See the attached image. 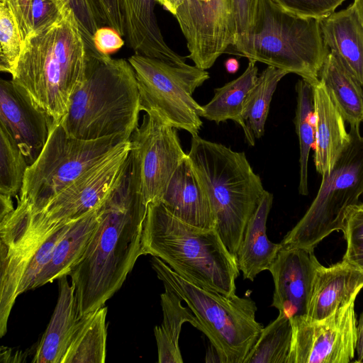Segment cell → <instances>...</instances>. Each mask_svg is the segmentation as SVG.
<instances>
[{
	"label": "cell",
	"mask_w": 363,
	"mask_h": 363,
	"mask_svg": "<svg viewBox=\"0 0 363 363\" xmlns=\"http://www.w3.org/2000/svg\"><path fill=\"white\" fill-rule=\"evenodd\" d=\"M147 211L130 152L118 180L99 206V222L86 249L69 274L79 317L104 306L121 289L142 255Z\"/></svg>",
	"instance_id": "1"
},
{
	"label": "cell",
	"mask_w": 363,
	"mask_h": 363,
	"mask_svg": "<svg viewBox=\"0 0 363 363\" xmlns=\"http://www.w3.org/2000/svg\"><path fill=\"white\" fill-rule=\"evenodd\" d=\"M87 48L76 16L65 1L59 18L24 41L11 79L54 121L61 120L84 80Z\"/></svg>",
	"instance_id": "2"
},
{
	"label": "cell",
	"mask_w": 363,
	"mask_h": 363,
	"mask_svg": "<svg viewBox=\"0 0 363 363\" xmlns=\"http://www.w3.org/2000/svg\"><path fill=\"white\" fill-rule=\"evenodd\" d=\"M141 249L142 255L157 257L194 284L223 295L235 294L240 270L216 229L184 222L161 202L147 206Z\"/></svg>",
	"instance_id": "3"
},
{
	"label": "cell",
	"mask_w": 363,
	"mask_h": 363,
	"mask_svg": "<svg viewBox=\"0 0 363 363\" xmlns=\"http://www.w3.org/2000/svg\"><path fill=\"white\" fill-rule=\"evenodd\" d=\"M85 76L74 92L61 123L67 133L82 140L115 135L129 138L139 125L140 95L135 72L125 59L87 48Z\"/></svg>",
	"instance_id": "4"
},
{
	"label": "cell",
	"mask_w": 363,
	"mask_h": 363,
	"mask_svg": "<svg viewBox=\"0 0 363 363\" xmlns=\"http://www.w3.org/2000/svg\"><path fill=\"white\" fill-rule=\"evenodd\" d=\"M205 190L216 229L230 253L236 259L246 225L264 189L245 152L193 136L187 154Z\"/></svg>",
	"instance_id": "5"
},
{
	"label": "cell",
	"mask_w": 363,
	"mask_h": 363,
	"mask_svg": "<svg viewBox=\"0 0 363 363\" xmlns=\"http://www.w3.org/2000/svg\"><path fill=\"white\" fill-rule=\"evenodd\" d=\"M233 46L248 60L296 74L313 84L330 52L319 19L289 13L271 0H259L252 28Z\"/></svg>",
	"instance_id": "6"
},
{
	"label": "cell",
	"mask_w": 363,
	"mask_h": 363,
	"mask_svg": "<svg viewBox=\"0 0 363 363\" xmlns=\"http://www.w3.org/2000/svg\"><path fill=\"white\" fill-rule=\"evenodd\" d=\"M151 264L164 288L175 293L199 320L221 363H244L264 327L255 319L257 310L249 297L223 295L194 284L152 256Z\"/></svg>",
	"instance_id": "7"
},
{
	"label": "cell",
	"mask_w": 363,
	"mask_h": 363,
	"mask_svg": "<svg viewBox=\"0 0 363 363\" xmlns=\"http://www.w3.org/2000/svg\"><path fill=\"white\" fill-rule=\"evenodd\" d=\"M350 140L332 169L322 176L318 194L297 224L280 242L282 247L311 250L335 230H343L348 209L363 194V136L350 125Z\"/></svg>",
	"instance_id": "8"
},
{
	"label": "cell",
	"mask_w": 363,
	"mask_h": 363,
	"mask_svg": "<svg viewBox=\"0 0 363 363\" xmlns=\"http://www.w3.org/2000/svg\"><path fill=\"white\" fill-rule=\"evenodd\" d=\"M128 140L121 134L97 140L78 139L67 133L61 120L55 121L41 153L26 169L17 202L25 205L31 214L38 213L57 194Z\"/></svg>",
	"instance_id": "9"
},
{
	"label": "cell",
	"mask_w": 363,
	"mask_h": 363,
	"mask_svg": "<svg viewBox=\"0 0 363 363\" xmlns=\"http://www.w3.org/2000/svg\"><path fill=\"white\" fill-rule=\"evenodd\" d=\"M137 79L140 111L155 113L164 123L197 136L203 107L192 97L209 79L198 67L171 65L135 53L128 58Z\"/></svg>",
	"instance_id": "10"
},
{
	"label": "cell",
	"mask_w": 363,
	"mask_h": 363,
	"mask_svg": "<svg viewBox=\"0 0 363 363\" xmlns=\"http://www.w3.org/2000/svg\"><path fill=\"white\" fill-rule=\"evenodd\" d=\"M130 149V140L121 143L57 194L40 211L30 212L25 218V225L38 232H52L99 206L118 180Z\"/></svg>",
	"instance_id": "11"
},
{
	"label": "cell",
	"mask_w": 363,
	"mask_h": 363,
	"mask_svg": "<svg viewBox=\"0 0 363 363\" xmlns=\"http://www.w3.org/2000/svg\"><path fill=\"white\" fill-rule=\"evenodd\" d=\"M176 18L189 57L202 69L211 68L235 40L232 0H156Z\"/></svg>",
	"instance_id": "12"
},
{
	"label": "cell",
	"mask_w": 363,
	"mask_h": 363,
	"mask_svg": "<svg viewBox=\"0 0 363 363\" xmlns=\"http://www.w3.org/2000/svg\"><path fill=\"white\" fill-rule=\"evenodd\" d=\"M130 142V152L145 204L160 202L172 177L187 157L176 128L164 123L155 113H145Z\"/></svg>",
	"instance_id": "13"
},
{
	"label": "cell",
	"mask_w": 363,
	"mask_h": 363,
	"mask_svg": "<svg viewBox=\"0 0 363 363\" xmlns=\"http://www.w3.org/2000/svg\"><path fill=\"white\" fill-rule=\"evenodd\" d=\"M290 320L293 335L289 363H348L354 357V301L321 320H309L305 315Z\"/></svg>",
	"instance_id": "14"
},
{
	"label": "cell",
	"mask_w": 363,
	"mask_h": 363,
	"mask_svg": "<svg viewBox=\"0 0 363 363\" xmlns=\"http://www.w3.org/2000/svg\"><path fill=\"white\" fill-rule=\"evenodd\" d=\"M55 121L12 79L0 81V124L30 165L41 153Z\"/></svg>",
	"instance_id": "15"
},
{
	"label": "cell",
	"mask_w": 363,
	"mask_h": 363,
	"mask_svg": "<svg viewBox=\"0 0 363 363\" xmlns=\"http://www.w3.org/2000/svg\"><path fill=\"white\" fill-rule=\"evenodd\" d=\"M319 263L313 250L281 247L268 269L274 284L271 306L289 318L306 315Z\"/></svg>",
	"instance_id": "16"
},
{
	"label": "cell",
	"mask_w": 363,
	"mask_h": 363,
	"mask_svg": "<svg viewBox=\"0 0 363 363\" xmlns=\"http://www.w3.org/2000/svg\"><path fill=\"white\" fill-rule=\"evenodd\" d=\"M363 288V271L342 259L329 267L318 264L306 315L323 319L340 308L354 301Z\"/></svg>",
	"instance_id": "17"
},
{
	"label": "cell",
	"mask_w": 363,
	"mask_h": 363,
	"mask_svg": "<svg viewBox=\"0 0 363 363\" xmlns=\"http://www.w3.org/2000/svg\"><path fill=\"white\" fill-rule=\"evenodd\" d=\"M125 36L135 53L171 65H186L185 57L165 42L155 12L156 0H121Z\"/></svg>",
	"instance_id": "18"
},
{
	"label": "cell",
	"mask_w": 363,
	"mask_h": 363,
	"mask_svg": "<svg viewBox=\"0 0 363 363\" xmlns=\"http://www.w3.org/2000/svg\"><path fill=\"white\" fill-rule=\"evenodd\" d=\"M175 217L194 226L216 228L208 197L187 157L172 177L160 201Z\"/></svg>",
	"instance_id": "19"
},
{
	"label": "cell",
	"mask_w": 363,
	"mask_h": 363,
	"mask_svg": "<svg viewBox=\"0 0 363 363\" xmlns=\"http://www.w3.org/2000/svg\"><path fill=\"white\" fill-rule=\"evenodd\" d=\"M315 132L314 163L323 176L329 172L350 140L345 121L334 104L324 85L313 84Z\"/></svg>",
	"instance_id": "20"
},
{
	"label": "cell",
	"mask_w": 363,
	"mask_h": 363,
	"mask_svg": "<svg viewBox=\"0 0 363 363\" xmlns=\"http://www.w3.org/2000/svg\"><path fill=\"white\" fill-rule=\"evenodd\" d=\"M325 45L363 87V23L353 4L319 19Z\"/></svg>",
	"instance_id": "21"
},
{
	"label": "cell",
	"mask_w": 363,
	"mask_h": 363,
	"mask_svg": "<svg viewBox=\"0 0 363 363\" xmlns=\"http://www.w3.org/2000/svg\"><path fill=\"white\" fill-rule=\"evenodd\" d=\"M273 195L264 191L255 211L249 219L236 255V261L244 279L252 281L258 274L268 270L281 248V243L271 242L267 235V220Z\"/></svg>",
	"instance_id": "22"
},
{
	"label": "cell",
	"mask_w": 363,
	"mask_h": 363,
	"mask_svg": "<svg viewBox=\"0 0 363 363\" xmlns=\"http://www.w3.org/2000/svg\"><path fill=\"white\" fill-rule=\"evenodd\" d=\"M64 275L58 279L59 295L50 323L32 362L62 363L79 320L75 289Z\"/></svg>",
	"instance_id": "23"
},
{
	"label": "cell",
	"mask_w": 363,
	"mask_h": 363,
	"mask_svg": "<svg viewBox=\"0 0 363 363\" xmlns=\"http://www.w3.org/2000/svg\"><path fill=\"white\" fill-rule=\"evenodd\" d=\"M100 205L72 223L55 246L50 260L38 277L33 289L64 275H69L83 256L97 226Z\"/></svg>",
	"instance_id": "24"
},
{
	"label": "cell",
	"mask_w": 363,
	"mask_h": 363,
	"mask_svg": "<svg viewBox=\"0 0 363 363\" xmlns=\"http://www.w3.org/2000/svg\"><path fill=\"white\" fill-rule=\"evenodd\" d=\"M256 62L249 60L245 72L235 79L214 89V96L202 106L201 116L217 124L233 120L242 128L250 145L255 143V137L242 117L245 98L256 82L258 75Z\"/></svg>",
	"instance_id": "25"
},
{
	"label": "cell",
	"mask_w": 363,
	"mask_h": 363,
	"mask_svg": "<svg viewBox=\"0 0 363 363\" xmlns=\"http://www.w3.org/2000/svg\"><path fill=\"white\" fill-rule=\"evenodd\" d=\"M319 81L345 121L350 125H360L363 122V87L332 52L325 60Z\"/></svg>",
	"instance_id": "26"
},
{
	"label": "cell",
	"mask_w": 363,
	"mask_h": 363,
	"mask_svg": "<svg viewBox=\"0 0 363 363\" xmlns=\"http://www.w3.org/2000/svg\"><path fill=\"white\" fill-rule=\"evenodd\" d=\"M107 308L80 316L62 363H104L106 356Z\"/></svg>",
	"instance_id": "27"
},
{
	"label": "cell",
	"mask_w": 363,
	"mask_h": 363,
	"mask_svg": "<svg viewBox=\"0 0 363 363\" xmlns=\"http://www.w3.org/2000/svg\"><path fill=\"white\" fill-rule=\"evenodd\" d=\"M163 320L160 326L154 329L157 345L158 362L182 363L179 338L182 325L185 322L202 332V327L188 307L182 305V299L172 291L164 288V292L160 295Z\"/></svg>",
	"instance_id": "28"
},
{
	"label": "cell",
	"mask_w": 363,
	"mask_h": 363,
	"mask_svg": "<svg viewBox=\"0 0 363 363\" xmlns=\"http://www.w3.org/2000/svg\"><path fill=\"white\" fill-rule=\"evenodd\" d=\"M297 106L294 123L299 141L298 192L306 196L308 188V162L311 149L315 145L313 84L302 79L296 85Z\"/></svg>",
	"instance_id": "29"
},
{
	"label": "cell",
	"mask_w": 363,
	"mask_h": 363,
	"mask_svg": "<svg viewBox=\"0 0 363 363\" xmlns=\"http://www.w3.org/2000/svg\"><path fill=\"white\" fill-rule=\"evenodd\" d=\"M293 329L283 313L264 327L244 363H289Z\"/></svg>",
	"instance_id": "30"
},
{
	"label": "cell",
	"mask_w": 363,
	"mask_h": 363,
	"mask_svg": "<svg viewBox=\"0 0 363 363\" xmlns=\"http://www.w3.org/2000/svg\"><path fill=\"white\" fill-rule=\"evenodd\" d=\"M287 74L282 69L267 66L249 91L244 103L242 117L255 138H260L264 135L272 96L279 81Z\"/></svg>",
	"instance_id": "31"
},
{
	"label": "cell",
	"mask_w": 363,
	"mask_h": 363,
	"mask_svg": "<svg viewBox=\"0 0 363 363\" xmlns=\"http://www.w3.org/2000/svg\"><path fill=\"white\" fill-rule=\"evenodd\" d=\"M28 164L6 128L0 124V194H20Z\"/></svg>",
	"instance_id": "32"
},
{
	"label": "cell",
	"mask_w": 363,
	"mask_h": 363,
	"mask_svg": "<svg viewBox=\"0 0 363 363\" xmlns=\"http://www.w3.org/2000/svg\"><path fill=\"white\" fill-rule=\"evenodd\" d=\"M20 28L16 16L4 1H0V70L14 72L23 49Z\"/></svg>",
	"instance_id": "33"
},
{
	"label": "cell",
	"mask_w": 363,
	"mask_h": 363,
	"mask_svg": "<svg viewBox=\"0 0 363 363\" xmlns=\"http://www.w3.org/2000/svg\"><path fill=\"white\" fill-rule=\"evenodd\" d=\"M75 220L60 225L39 246L29 260L23 274L17 291L18 296L33 289L38 277L50 260L57 242Z\"/></svg>",
	"instance_id": "34"
},
{
	"label": "cell",
	"mask_w": 363,
	"mask_h": 363,
	"mask_svg": "<svg viewBox=\"0 0 363 363\" xmlns=\"http://www.w3.org/2000/svg\"><path fill=\"white\" fill-rule=\"evenodd\" d=\"M342 232L347 241L342 259L363 271V203L348 209Z\"/></svg>",
	"instance_id": "35"
},
{
	"label": "cell",
	"mask_w": 363,
	"mask_h": 363,
	"mask_svg": "<svg viewBox=\"0 0 363 363\" xmlns=\"http://www.w3.org/2000/svg\"><path fill=\"white\" fill-rule=\"evenodd\" d=\"M286 11L295 15L321 19L335 11L345 0H271Z\"/></svg>",
	"instance_id": "36"
},
{
	"label": "cell",
	"mask_w": 363,
	"mask_h": 363,
	"mask_svg": "<svg viewBox=\"0 0 363 363\" xmlns=\"http://www.w3.org/2000/svg\"><path fill=\"white\" fill-rule=\"evenodd\" d=\"M74 13L88 47L95 48L93 35L97 29L106 26L93 0H65Z\"/></svg>",
	"instance_id": "37"
},
{
	"label": "cell",
	"mask_w": 363,
	"mask_h": 363,
	"mask_svg": "<svg viewBox=\"0 0 363 363\" xmlns=\"http://www.w3.org/2000/svg\"><path fill=\"white\" fill-rule=\"evenodd\" d=\"M65 0H32L33 33L53 24L60 17Z\"/></svg>",
	"instance_id": "38"
},
{
	"label": "cell",
	"mask_w": 363,
	"mask_h": 363,
	"mask_svg": "<svg viewBox=\"0 0 363 363\" xmlns=\"http://www.w3.org/2000/svg\"><path fill=\"white\" fill-rule=\"evenodd\" d=\"M232 2L236 30L235 42L246 36L252 28L259 0H232Z\"/></svg>",
	"instance_id": "39"
},
{
	"label": "cell",
	"mask_w": 363,
	"mask_h": 363,
	"mask_svg": "<svg viewBox=\"0 0 363 363\" xmlns=\"http://www.w3.org/2000/svg\"><path fill=\"white\" fill-rule=\"evenodd\" d=\"M98 13L106 26L125 36L124 18L121 0H93Z\"/></svg>",
	"instance_id": "40"
},
{
	"label": "cell",
	"mask_w": 363,
	"mask_h": 363,
	"mask_svg": "<svg viewBox=\"0 0 363 363\" xmlns=\"http://www.w3.org/2000/svg\"><path fill=\"white\" fill-rule=\"evenodd\" d=\"M93 45L99 52L110 55L117 52L124 45V40L117 30L109 26H102L93 35Z\"/></svg>",
	"instance_id": "41"
},
{
	"label": "cell",
	"mask_w": 363,
	"mask_h": 363,
	"mask_svg": "<svg viewBox=\"0 0 363 363\" xmlns=\"http://www.w3.org/2000/svg\"><path fill=\"white\" fill-rule=\"evenodd\" d=\"M6 3L13 12L25 41L33 33L31 16L32 0H1Z\"/></svg>",
	"instance_id": "42"
},
{
	"label": "cell",
	"mask_w": 363,
	"mask_h": 363,
	"mask_svg": "<svg viewBox=\"0 0 363 363\" xmlns=\"http://www.w3.org/2000/svg\"><path fill=\"white\" fill-rule=\"evenodd\" d=\"M357 359L356 362H361L363 360V313H361L358 323L357 324V342L356 350Z\"/></svg>",
	"instance_id": "43"
},
{
	"label": "cell",
	"mask_w": 363,
	"mask_h": 363,
	"mask_svg": "<svg viewBox=\"0 0 363 363\" xmlns=\"http://www.w3.org/2000/svg\"><path fill=\"white\" fill-rule=\"evenodd\" d=\"M14 208L12 197L0 194V219L11 213Z\"/></svg>",
	"instance_id": "44"
},
{
	"label": "cell",
	"mask_w": 363,
	"mask_h": 363,
	"mask_svg": "<svg viewBox=\"0 0 363 363\" xmlns=\"http://www.w3.org/2000/svg\"><path fill=\"white\" fill-rule=\"evenodd\" d=\"M238 61L235 58H229L225 62V67L228 73L234 74L239 69Z\"/></svg>",
	"instance_id": "45"
},
{
	"label": "cell",
	"mask_w": 363,
	"mask_h": 363,
	"mask_svg": "<svg viewBox=\"0 0 363 363\" xmlns=\"http://www.w3.org/2000/svg\"><path fill=\"white\" fill-rule=\"evenodd\" d=\"M363 23V0H354L352 3Z\"/></svg>",
	"instance_id": "46"
}]
</instances>
